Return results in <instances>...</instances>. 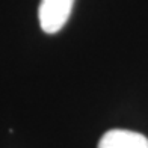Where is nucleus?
Masks as SVG:
<instances>
[{"mask_svg": "<svg viewBox=\"0 0 148 148\" xmlns=\"http://www.w3.org/2000/svg\"><path fill=\"white\" fill-rule=\"evenodd\" d=\"M74 0H41L38 8L39 26L45 33H56L71 15Z\"/></svg>", "mask_w": 148, "mask_h": 148, "instance_id": "1", "label": "nucleus"}, {"mask_svg": "<svg viewBox=\"0 0 148 148\" xmlns=\"http://www.w3.org/2000/svg\"><path fill=\"white\" fill-rule=\"evenodd\" d=\"M98 148H148V139L136 132L115 129L103 134Z\"/></svg>", "mask_w": 148, "mask_h": 148, "instance_id": "2", "label": "nucleus"}]
</instances>
